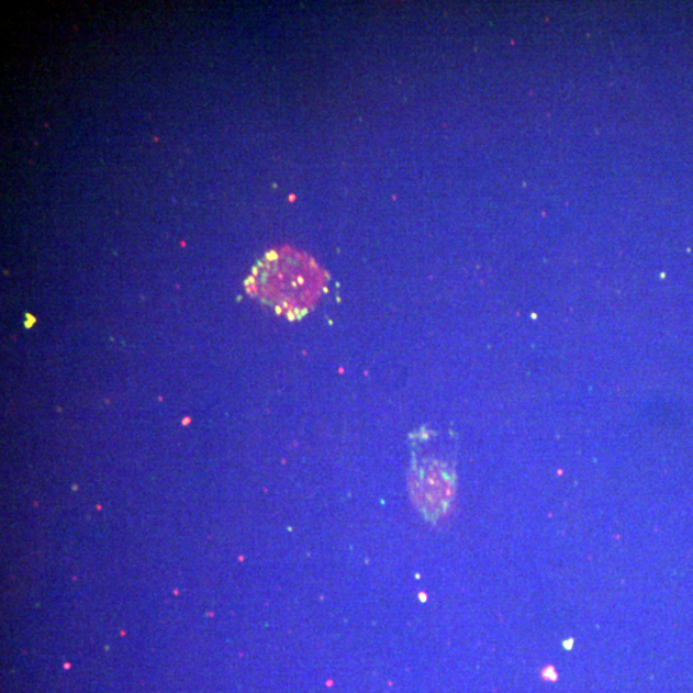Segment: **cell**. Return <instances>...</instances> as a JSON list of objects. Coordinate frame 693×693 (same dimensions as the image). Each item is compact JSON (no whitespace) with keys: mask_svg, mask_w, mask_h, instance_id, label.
Segmentation results:
<instances>
[{"mask_svg":"<svg viewBox=\"0 0 693 693\" xmlns=\"http://www.w3.org/2000/svg\"><path fill=\"white\" fill-rule=\"evenodd\" d=\"M326 272L314 258L292 248L270 250L247 280L248 292L288 318H300L316 306Z\"/></svg>","mask_w":693,"mask_h":693,"instance_id":"6da1fadb","label":"cell"},{"mask_svg":"<svg viewBox=\"0 0 693 693\" xmlns=\"http://www.w3.org/2000/svg\"><path fill=\"white\" fill-rule=\"evenodd\" d=\"M415 489L424 507L439 514L446 512L454 500V477L445 466L433 463L423 468L421 474L416 476Z\"/></svg>","mask_w":693,"mask_h":693,"instance_id":"7a4b0ae2","label":"cell"}]
</instances>
